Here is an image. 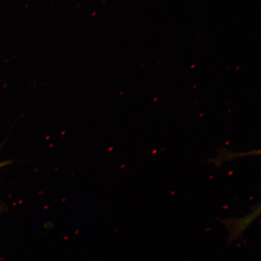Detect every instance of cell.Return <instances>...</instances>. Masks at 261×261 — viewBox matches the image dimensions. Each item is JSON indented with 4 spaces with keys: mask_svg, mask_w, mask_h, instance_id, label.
Returning a JSON list of instances; mask_svg holds the SVG:
<instances>
[{
    "mask_svg": "<svg viewBox=\"0 0 261 261\" xmlns=\"http://www.w3.org/2000/svg\"><path fill=\"white\" fill-rule=\"evenodd\" d=\"M54 226V225L51 222H47V223H45L44 224V227L47 228V229H51Z\"/></svg>",
    "mask_w": 261,
    "mask_h": 261,
    "instance_id": "obj_1",
    "label": "cell"
},
{
    "mask_svg": "<svg viewBox=\"0 0 261 261\" xmlns=\"http://www.w3.org/2000/svg\"><path fill=\"white\" fill-rule=\"evenodd\" d=\"M11 163V162H9H9H3V163H0V168L3 167V166L9 165V163Z\"/></svg>",
    "mask_w": 261,
    "mask_h": 261,
    "instance_id": "obj_2",
    "label": "cell"
}]
</instances>
